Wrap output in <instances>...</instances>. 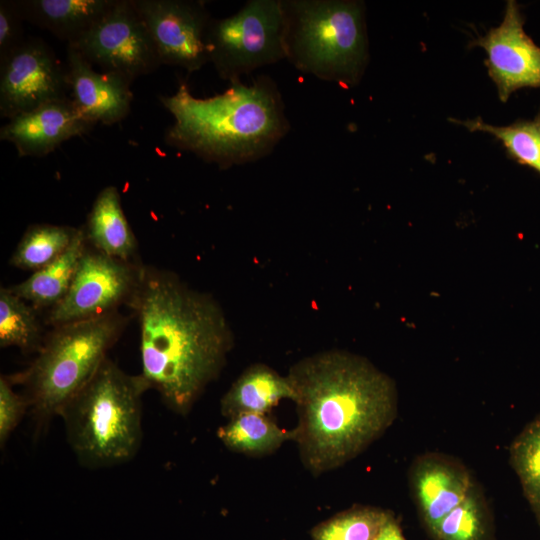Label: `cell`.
<instances>
[{
  "label": "cell",
  "instance_id": "10",
  "mask_svg": "<svg viewBox=\"0 0 540 540\" xmlns=\"http://www.w3.org/2000/svg\"><path fill=\"white\" fill-rule=\"evenodd\" d=\"M161 64L195 72L209 63L205 34L211 15L204 1L132 0Z\"/></svg>",
  "mask_w": 540,
  "mask_h": 540
},
{
  "label": "cell",
  "instance_id": "17",
  "mask_svg": "<svg viewBox=\"0 0 540 540\" xmlns=\"http://www.w3.org/2000/svg\"><path fill=\"white\" fill-rule=\"evenodd\" d=\"M84 233L87 243L111 257L136 261L138 243L125 216L117 187H104L87 216Z\"/></svg>",
  "mask_w": 540,
  "mask_h": 540
},
{
  "label": "cell",
  "instance_id": "7",
  "mask_svg": "<svg viewBox=\"0 0 540 540\" xmlns=\"http://www.w3.org/2000/svg\"><path fill=\"white\" fill-rule=\"evenodd\" d=\"M282 0H249L235 14L211 18L205 34L208 61L231 83L286 59Z\"/></svg>",
  "mask_w": 540,
  "mask_h": 540
},
{
  "label": "cell",
  "instance_id": "8",
  "mask_svg": "<svg viewBox=\"0 0 540 540\" xmlns=\"http://www.w3.org/2000/svg\"><path fill=\"white\" fill-rule=\"evenodd\" d=\"M144 267L140 262L106 255L87 243L72 283L63 299L48 311L52 327L89 320L131 307Z\"/></svg>",
  "mask_w": 540,
  "mask_h": 540
},
{
  "label": "cell",
  "instance_id": "27",
  "mask_svg": "<svg viewBox=\"0 0 540 540\" xmlns=\"http://www.w3.org/2000/svg\"><path fill=\"white\" fill-rule=\"evenodd\" d=\"M29 404L24 395L13 389L7 376L0 377V446L4 447L12 432L20 423Z\"/></svg>",
  "mask_w": 540,
  "mask_h": 540
},
{
  "label": "cell",
  "instance_id": "23",
  "mask_svg": "<svg viewBox=\"0 0 540 540\" xmlns=\"http://www.w3.org/2000/svg\"><path fill=\"white\" fill-rule=\"evenodd\" d=\"M449 121L462 125L471 132H485L497 138L510 158L540 174V113L531 120L518 119L507 126H494L478 116L475 119Z\"/></svg>",
  "mask_w": 540,
  "mask_h": 540
},
{
  "label": "cell",
  "instance_id": "24",
  "mask_svg": "<svg viewBox=\"0 0 540 540\" xmlns=\"http://www.w3.org/2000/svg\"><path fill=\"white\" fill-rule=\"evenodd\" d=\"M431 535L436 540H492L491 514L476 485L463 501L439 522Z\"/></svg>",
  "mask_w": 540,
  "mask_h": 540
},
{
  "label": "cell",
  "instance_id": "4",
  "mask_svg": "<svg viewBox=\"0 0 540 540\" xmlns=\"http://www.w3.org/2000/svg\"><path fill=\"white\" fill-rule=\"evenodd\" d=\"M149 389L141 374H128L107 357L63 407L66 439L83 467L108 468L135 457L143 434L142 396Z\"/></svg>",
  "mask_w": 540,
  "mask_h": 540
},
{
  "label": "cell",
  "instance_id": "20",
  "mask_svg": "<svg viewBox=\"0 0 540 540\" xmlns=\"http://www.w3.org/2000/svg\"><path fill=\"white\" fill-rule=\"evenodd\" d=\"M217 436L229 450L249 456L270 454L292 439L291 431L280 428L261 413H242L229 418L218 428Z\"/></svg>",
  "mask_w": 540,
  "mask_h": 540
},
{
  "label": "cell",
  "instance_id": "21",
  "mask_svg": "<svg viewBox=\"0 0 540 540\" xmlns=\"http://www.w3.org/2000/svg\"><path fill=\"white\" fill-rule=\"evenodd\" d=\"M79 228L47 223L27 228L10 258L18 269L35 272L60 257L71 245Z\"/></svg>",
  "mask_w": 540,
  "mask_h": 540
},
{
  "label": "cell",
  "instance_id": "5",
  "mask_svg": "<svg viewBox=\"0 0 540 540\" xmlns=\"http://www.w3.org/2000/svg\"><path fill=\"white\" fill-rule=\"evenodd\" d=\"M286 60L297 70L350 88L369 61L365 5L355 0H282Z\"/></svg>",
  "mask_w": 540,
  "mask_h": 540
},
{
  "label": "cell",
  "instance_id": "3",
  "mask_svg": "<svg viewBox=\"0 0 540 540\" xmlns=\"http://www.w3.org/2000/svg\"><path fill=\"white\" fill-rule=\"evenodd\" d=\"M160 101L174 119L165 143L222 170L268 156L290 130L278 85L265 74L207 98L193 96L180 82Z\"/></svg>",
  "mask_w": 540,
  "mask_h": 540
},
{
  "label": "cell",
  "instance_id": "18",
  "mask_svg": "<svg viewBox=\"0 0 540 540\" xmlns=\"http://www.w3.org/2000/svg\"><path fill=\"white\" fill-rule=\"evenodd\" d=\"M283 399H296L288 376H281L264 364H255L248 367L224 394L220 411L228 419L242 413L266 414Z\"/></svg>",
  "mask_w": 540,
  "mask_h": 540
},
{
  "label": "cell",
  "instance_id": "2",
  "mask_svg": "<svg viewBox=\"0 0 540 540\" xmlns=\"http://www.w3.org/2000/svg\"><path fill=\"white\" fill-rule=\"evenodd\" d=\"M296 393L298 423L291 430L314 475L347 463L393 423L394 382L365 358L338 350L300 360L287 375Z\"/></svg>",
  "mask_w": 540,
  "mask_h": 540
},
{
  "label": "cell",
  "instance_id": "22",
  "mask_svg": "<svg viewBox=\"0 0 540 540\" xmlns=\"http://www.w3.org/2000/svg\"><path fill=\"white\" fill-rule=\"evenodd\" d=\"M43 340L36 308L9 287H1L0 347H17L26 353L38 352Z\"/></svg>",
  "mask_w": 540,
  "mask_h": 540
},
{
  "label": "cell",
  "instance_id": "6",
  "mask_svg": "<svg viewBox=\"0 0 540 540\" xmlns=\"http://www.w3.org/2000/svg\"><path fill=\"white\" fill-rule=\"evenodd\" d=\"M127 324V316L116 311L54 326L30 366L9 377L13 384L23 386V395L40 426L59 416L93 377Z\"/></svg>",
  "mask_w": 540,
  "mask_h": 540
},
{
  "label": "cell",
  "instance_id": "13",
  "mask_svg": "<svg viewBox=\"0 0 540 540\" xmlns=\"http://www.w3.org/2000/svg\"><path fill=\"white\" fill-rule=\"evenodd\" d=\"M65 66L69 98L87 121L94 126L112 125L127 117L133 100L129 80L115 73L96 71L70 45Z\"/></svg>",
  "mask_w": 540,
  "mask_h": 540
},
{
  "label": "cell",
  "instance_id": "14",
  "mask_svg": "<svg viewBox=\"0 0 540 540\" xmlns=\"http://www.w3.org/2000/svg\"><path fill=\"white\" fill-rule=\"evenodd\" d=\"M93 127L68 96L9 119L0 129V139L12 143L20 157H43Z\"/></svg>",
  "mask_w": 540,
  "mask_h": 540
},
{
  "label": "cell",
  "instance_id": "1",
  "mask_svg": "<svg viewBox=\"0 0 540 540\" xmlns=\"http://www.w3.org/2000/svg\"><path fill=\"white\" fill-rule=\"evenodd\" d=\"M130 308L139 325L140 374L168 408L187 414L232 348L223 310L174 273L148 266Z\"/></svg>",
  "mask_w": 540,
  "mask_h": 540
},
{
  "label": "cell",
  "instance_id": "28",
  "mask_svg": "<svg viewBox=\"0 0 540 540\" xmlns=\"http://www.w3.org/2000/svg\"><path fill=\"white\" fill-rule=\"evenodd\" d=\"M23 22L16 0L0 1V63L25 42Z\"/></svg>",
  "mask_w": 540,
  "mask_h": 540
},
{
  "label": "cell",
  "instance_id": "19",
  "mask_svg": "<svg viewBox=\"0 0 540 540\" xmlns=\"http://www.w3.org/2000/svg\"><path fill=\"white\" fill-rule=\"evenodd\" d=\"M86 247L84 229L79 228L73 242L60 257L24 281L10 286V290L34 308L50 310L66 295Z\"/></svg>",
  "mask_w": 540,
  "mask_h": 540
},
{
  "label": "cell",
  "instance_id": "26",
  "mask_svg": "<svg viewBox=\"0 0 540 540\" xmlns=\"http://www.w3.org/2000/svg\"><path fill=\"white\" fill-rule=\"evenodd\" d=\"M390 515L377 507H354L319 524L312 536L314 540H374Z\"/></svg>",
  "mask_w": 540,
  "mask_h": 540
},
{
  "label": "cell",
  "instance_id": "9",
  "mask_svg": "<svg viewBox=\"0 0 540 540\" xmlns=\"http://www.w3.org/2000/svg\"><path fill=\"white\" fill-rule=\"evenodd\" d=\"M70 46L101 71L118 74L131 83L162 65L132 0H115L104 16Z\"/></svg>",
  "mask_w": 540,
  "mask_h": 540
},
{
  "label": "cell",
  "instance_id": "29",
  "mask_svg": "<svg viewBox=\"0 0 540 540\" xmlns=\"http://www.w3.org/2000/svg\"><path fill=\"white\" fill-rule=\"evenodd\" d=\"M374 540H405L402 530L392 514L383 524Z\"/></svg>",
  "mask_w": 540,
  "mask_h": 540
},
{
  "label": "cell",
  "instance_id": "25",
  "mask_svg": "<svg viewBox=\"0 0 540 540\" xmlns=\"http://www.w3.org/2000/svg\"><path fill=\"white\" fill-rule=\"evenodd\" d=\"M510 463L540 527V415L527 424L512 442Z\"/></svg>",
  "mask_w": 540,
  "mask_h": 540
},
{
  "label": "cell",
  "instance_id": "16",
  "mask_svg": "<svg viewBox=\"0 0 540 540\" xmlns=\"http://www.w3.org/2000/svg\"><path fill=\"white\" fill-rule=\"evenodd\" d=\"M115 0H16L24 19L67 45L78 41L113 6Z\"/></svg>",
  "mask_w": 540,
  "mask_h": 540
},
{
  "label": "cell",
  "instance_id": "11",
  "mask_svg": "<svg viewBox=\"0 0 540 540\" xmlns=\"http://www.w3.org/2000/svg\"><path fill=\"white\" fill-rule=\"evenodd\" d=\"M66 66L41 39L29 38L0 63V115L8 120L68 97Z\"/></svg>",
  "mask_w": 540,
  "mask_h": 540
},
{
  "label": "cell",
  "instance_id": "12",
  "mask_svg": "<svg viewBox=\"0 0 540 540\" xmlns=\"http://www.w3.org/2000/svg\"><path fill=\"white\" fill-rule=\"evenodd\" d=\"M524 23L519 4L508 0L501 24L471 44L486 51L484 63L502 102L518 89L540 88V47L525 33Z\"/></svg>",
  "mask_w": 540,
  "mask_h": 540
},
{
  "label": "cell",
  "instance_id": "15",
  "mask_svg": "<svg viewBox=\"0 0 540 540\" xmlns=\"http://www.w3.org/2000/svg\"><path fill=\"white\" fill-rule=\"evenodd\" d=\"M411 481L422 519L430 533L475 485L463 466L438 455L420 458L412 470Z\"/></svg>",
  "mask_w": 540,
  "mask_h": 540
}]
</instances>
